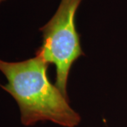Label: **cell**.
<instances>
[{"mask_svg": "<svg viewBox=\"0 0 127 127\" xmlns=\"http://www.w3.org/2000/svg\"><path fill=\"white\" fill-rule=\"evenodd\" d=\"M48 64L37 54L21 62L0 59V71L8 81L2 88L17 101L23 125L49 121L64 127L76 126L80 117L69 105L68 98L48 80Z\"/></svg>", "mask_w": 127, "mask_h": 127, "instance_id": "obj_1", "label": "cell"}, {"mask_svg": "<svg viewBox=\"0 0 127 127\" xmlns=\"http://www.w3.org/2000/svg\"><path fill=\"white\" fill-rule=\"evenodd\" d=\"M3 1H5V0H0V3H1L2 2H3Z\"/></svg>", "mask_w": 127, "mask_h": 127, "instance_id": "obj_3", "label": "cell"}, {"mask_svg": "<svg viewBox=\"0 0 127 127\" xmlns=\"http://www.w3.org/2000/svg\"><path fill=\"white\" fill-rule=\"evenodd\" d=\"M81 1L61 0L53 17L40 29L43 45L37 55L48 64H55V86L67 98L66 85L70 69L74 61L83 54L75 26V12Z\"/></svg>", "mask_w": 127, "mask_h": 127, "instance_id": "obj_2", "label": "cell"}]
</instances>
